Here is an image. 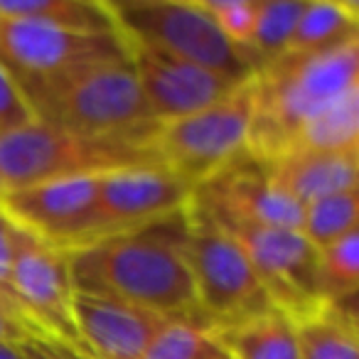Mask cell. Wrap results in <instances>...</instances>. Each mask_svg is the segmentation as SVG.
<instances>
[{
	"mask_svg": "<svg viewBox=\"0 0 359 359\" xmlns=\"http://www.w3.org/2000/svg\"><path fill=\"white\" fill-rule=\"evenodd\" d=\"M187 210L69 251L74 293L135 305L160 318L202 315L187 266Z\"/></svg>",
	"mask_w": 359,
	"mask_h": 359,
	"instance_id": "6da1fadb",
	"label": "cell"
},
{
	"mask_svg": "<svg viewBox=\"0 0 359 359\" xmlns=\"http://www.w3.org/2000/svg\"><path fill=\"white\" fill-rule=\"evenodd\" d=\"M249 153L273 160L323 106L359 86V40L318 55H283L254 74Z\"/></svg>",
	"mask_w": 359,
	"mask_h": 359,
	"instance_id": "7a4b0ae2",
	"label": "cell"
},
{
	"mask_svg": "<svg viewBox=\"0 0 359 359\" xmlns=\"http://www.w3.org/2000/svg\"><path fill=\"white\" fill-rule=\"evenodd\" d=\"M35 121L91 138L153 140V118L130 57L81 69L27 99Z\"/></svg>",
	"mask_w": 359,
	"mask_h": 359,
	"instance_id": "3957f363",
	"label": "cell"
},
{
	"mask_svg": "<svg viewBox=\"0 0 359 359\" xmlns=\"http://www.w3.org/2000/svg\"><path fill=\"white\" fill-rule=\"evenodd\" d=\"M138 165H160L153 140L91 138L32 121L0 135V197L52 180L96 177Z\"/></svg>",
	"mask_w": 359,
	"mask_h": 359,
	"instance_id": "277c9868",
	"label": "cell"
},
{
	"mask_svg": "<svg viewBox=\"0 0 359 359\" xmlns=\"http://www.w3.org/2000/svg\"><path fill=\"white\" fill-rule=\"evenodd\" d=\"M109 8L130 45L150 47L239 81L256 74L249 57L224 40L200 0H116Z\"/></svg>",
	"mask_w": 359,
	"mask_h": 359,
	"instance_id": "5b68a950",
	"label": "cell"
},
{
	"mask_svg": "<svg viewBox=\"0 0 359 359\" xmlns=\"http://www.w3.org/2000/svg\"><path fill=\"white\" fill-rule=\"evenodd\" d=\"M256 84L246 79L226 99L185 118L160 123L153 138L155 158L185 185L200 187L249 148Z\"/></svg>",
	"mask_w": 359,
	"mask_h": 359,
	"instance_id": "8992f818",
	"label": "cell"
},
{
	"mask_svg": "<svg viewBox=\"0 0 359 359\" xmlns=\"http://www.w3.org/2000/svg\"><path fill=\"white\" fill-rule=\"evenodd\" d=\"M187 222V266L207 323L224 330L273 310L239 241L192 205Z\"/></svg>",
	"mask_w": 359,
	"mask_h": 359,
	"instance_id": "52a82bcc",
	"label": "cell"
},
{
	"mask_svg": "<svg viewBox=\"0 0 359 359\" xmlns=\"http://www.w3.org/2000/svg\"><path fill=\"white\" fill-rule=\"evenodd\" d=\"M126 57L130 52L121 32H72L0 18V67L15 79L25 101L76 72Z\"/></svg>",
	"mask_w": 359,
	"mask_h": 359,
	"instance_id": "ba28073f",
	"label": "cell"
},
{
	"mask_svg": "<svg viewBox=\"0 0 359 359\" xmlns=\"http://www.w3.org/2000/svg\"><path fill=\"white\" fill-rule=\"evenodd\" d=\"M241 244L271 305L295 323L325 308L318 280V249L298 229L219 224Z\"/></svg>",
	"mask_w": 359,
	"mask_h": 359,
	"instance_id": "9c48e42d",
	"label": "cell"
},
{
	"mask_svg": "<svg viewBox=\"0 0 359 359\" xmlns=\"http://www.w3.org/2000/svg\"><path fill=\"white\" fill-rule=\"evenodd\" d=\"M74 295L69 251L57 249L20 226L13 261V298L18 313L42 337L60 339L79 349L74 327Z\"/></svg>",
	"mask_w": 359,
	"mask_h": 359,
	"instance_id": "30bf717a",
	"label": "cell"
},
{
	"mask_svg": "<svg viewBox=\"0 0 359 359\" xmlns=\"http://www.w3.org/2000/svg\"><path fill=\"white\" fill-rule=\"evenodd\" d=\"M190 205L217 224H256L300 231L303 222V205L276 185L269 165L249 150L195 187Z\"/></svg>",
	"mask_w": 359,
	"mask_h": 359,
	"instance_id": "8fae6325",
	"label": "cell"
},
{
	"mask_svg": "<svg viewBox=\"0 0 359 359\" xmlns=\"http://www.w3.org/2000/svg\"><path fill=\"white\" fill-rule=\"evenodd\" d=\"M96 182L99 175L22 187L0 197V210L47 244L74 251L101 239Z\"/></svg>",
	"mask_w": 359,
	"mask_h": 359,
	"instance_id": "7c38bea8",
	"label": "cell"
},
{
	"mask_svg": "<svg viewBox=\"0 0 359 359\" xmlns=\"http://www.w3.org/2000/svg\"><path fill=\"white\" fill-rule=\"evenodd\" d=\"M190 200L192 187L163 165H138L99 175L96 210L101 239L185 212Z\"/></svg>",
	"mask_w": 359,
	"mask_h": 359,
	"instance_id": "4fadbf2b",
	"label": "cell"
},
{
	"mask_svg": "<svg viewBox=\"0 0 359 359\" xmlns=\"http://www.w3.org/2000/svg\"><path fill=\"white\" fill-rule=\"evenodd\" d=\"M128 52L145 104L158 123H170L210 109L244 84L143 45L128 42Z\"/></svg>",
	"mask_w": 359,
	"mask_h": 359,
	"instance_id": "5bb4252c",
	"label": "cell"
},
{
	"mask_svg": "<svg viewBox=\"0 0 359 359\" xmlns=\"http://www.w3.org/2000/svg\"><path fill=\"white\" fill-rule=\"evenodd\" d=\"M168 318L99 295H74L79 349L89 359H143L150 339Z\"/></svg>",
	"mask_w": 359,
	"mask_h": 359,
	"instance_id": "9a60e30c",
	"label": "cell"
},
{
	"mask_svg": "<svg viewBox=\"0 0 359 359\" xmlns=\"http://www.w3.org/2000/svg\"><path fill=\"white\" fill-rule=\"evenodd\" d=\"M266 165L276 185L303 207L357 190L359 150H285Z\"/></svg>",
	"mask_w": 359,
	"mask_h": 359,
	"instance_id": "2e32d148",
	"label": "cell"
},
{
	"mask_svg": "<svg viewBox=\"0 0 359 359\" xmlns=\"http://www.w3.org/2000/svg\"><path fill=\"white\" fill-rule=\"evenodd\" d=\"M217 339L229 359H300L298 323L276 308L217 330Z\"/></svg>",
	"mask_w": 359,
	"mask_h": 359,
	"instance_id": "e0dca14e",
	"label": "cell"
},
{
	"mask_svg": "<svg viewBox=\"0 0 359 359\" xmlns=\"http://www.w3.org/2000/svg\"><path fill=\"white\" fill-rule=\"evenodd\" d=\"M359 40V6L352 0H305L285 55H318Z\"/></svg>",
	"mask_w": 359,
	"mask_h": 359,
	"instance_id": "ac0fdd59",
	"label": "cell"
},
{
	"mask_svg": "<svg viewBox=\"0 0 359 359\" xmlns=\"http://www.w3.org/2000/svg\"><path fill=\"white\" fill-rule=\"evenodd\" d=\"M0 18L72 32H118L109 3L99 0H0Z\"/></svg>",
	"mask_w": 359,
	"mask_h": 359,
	"instance_id": "d6986e66",
	"label": "cell"
},
{
	"mask_svg": "<svg viewBox=\"0 0 359 359\" xmlns=\"http://www.w3.org/2000/svg\"><path fill=\"white\" fill-rule=\"evenodd\" d=\"M285 150H359V86L310 116Z\"/></svg>",
	"mask_w": 359,
	"mask_h": 359,
	"instance_id": "ffe728a7",
	"label": "cell"
},
{
	"mask_svg": "<svg viewBox=\"0 0 359 359\" xmlns=\"http://www.w3.org/2000/svg\"><path fill=\"white\" fill-rule=\"evenodd\" d=\"M300 359H359L357 315L325 305L318 315L298 323Z\"/></svg>",
	"mask_w": 359,
	"mask_h": 359,
	"instance_id": "44dd1931",
	"label": "cell"
},
{
	"mask_svg": "<svg viewBox=\"0 0 359 359\" xmlns=\"http://www.w3.org/2000/svg\"><path fill=\"white\" fill-rule=\"evenodd\" d=\"M217 330L205 315L168 318L155 332L143 359H222L224 357Z\"/></svg>",
	"mask_w": 359,
	"mask_h": 359,
	"instance_id": "7402d4cb",
	"label": "cell"
},
{
	"mask_svg": "<svg viewBox=\"0 0 359 359\" xmlns=\"http://www.w3.org/2000/svg\"><path fill=\"white\" fill-rule=\"evenodd\" d=\"M305 0H259V18L251 45L246 50L254 72L283 57L303 15Z\"/></svg>",
	"mask_w": 359,
	"mask_h": 359,
	"instance_id": "603a6c76",
	"label": "cell"
},
{
	"mask_svg": "<svg viewBox=\"0 0 359 359\" xmlns=\"http://www.w3.org/2000/svg\"><path fill=\"white\" fill-rule=\"evenodd\" d=\"M318 280L325 305L354 310L359 290V231L318 251Z\"/></svg>",
	"mask_w": 359,
	"mask_h": 359,
	"instance_id": "cb8c5ba5",
	"label": "cell"
},
{
	"mask_svg": "<svg viewBox=\"0 0 359 359\" xmlns=\"http://www.w3.org/2000/svg\"><path fill=\"white\" fill-rule=\"evenodd\" d=\"M359 226V195L357 190L330 195L323 200H315L303 207V222H300V234L315 246L334 244L344 236L354 234Z\"/></svg>",
	"mask_w": 359,
	"mask_h": 359,
	"instance_id": "d4e9b609",
	"label": "cell"
},
{
	"mask_svg": "<svg viewBox=\"0 0 359 359\" xmlns=\"http://www.w3.org/2000/svg\"><path fill=\"white\" fill-rule=\"evenodd\" d=\"M229 45L246 55L259 18V0H200Z\"/></svg>",
	"mask_w": 359,
	"mask_h": 359,
	"instance_id": "484cf974",
	"label": "cell"
},
{
	"mask_svg": "<svg viewBox=\"0 0 359 359\" xmlns=\"http://www.w3.org/2000/svg\"><path fill=\"white\" fill-rule=\"evenodd\" d=\"M32 121L35 116H32V109L22 96L20 86L0 67V135L13 133Z\"/></svg>",
	"mask_w": 359,
	"mask_h": 359,
	"instance_id": "4316f807",
	"label": "cell"
},
{
	"mask_svg": "<svg viewBox=\"0 0 359 359\" xmlns=\"http://www.w3.org/2000/svg\"><path fill=\"white\" fill-rule=\"evenodd\" d=\"M18 234H20V226L0 210V300L6 303V308L11 313H15L20 320H25L15 308V298H13V261H15V244ZM27 323V320H25ZM30 325V323H27ZM32 327V325H30ZM35 330V327H32ZM37 332V330H35ZM40 334V332H37Z\"/></svg>",
	"mask_w": 359,
	"mask_h": 359,
	"instance_id": "83f0119b",
	"label": "cell"
},
{
	"mask_svg": "<svg viewBox=\"0 0 359 359\" xmlns=\"http://www.w3.org/2000/svg\"><path fill=\"white\" fill-rule=\"evenodd\" d=\"M20 349L25 359H89L79 349L52 337H27L20 342Z\"/></svg>",
	"mask_w": 359,
	"mask_h": 359,
	"instance_id": "f1b7e54d",
	"label": "cell"
},
{
	"mask_svg": "<svg viewBox=\"0 0 359 359\" xmlns=\"http://www.w3.org/2000/svg\"><path fill=\"white\" fill-rule=\"evenodd\" d=\"M27 337H42L27 323L15 318L13 313L0 310V342H22Z\"/></svg>",
	"mask_w": 359,
	"mask_h": 359,
	"instance_id": "f546056e",
	"label": "cell"
},
{
	"mask_svg": "<svg viewBox=\"0 0 359 359\" xmlns=\"http://www.w3.org/2000/svg\"><path fill=\"white\" fill-rule=\"evenodd\" d=\"M0 359H25L20 342H0Z\"/></svg>",
	"mask_w": 359,
	"mask_h": 359,
	"instance_id": "4dcf8cb0",
	"label": "cell"
},
{
	"mask_svg": "<svg viewBox=\"0 0 359 359\" xmlns=\"http://www.w3.org/2000/svg\"><path fill=\"white\" fill-rule=\"evenodd\" d=\"M0 310H6V313H11V310L6 308V303H3V300H0ZM13 315H15V313H13ZM15 318H18V315H15ZM22 323H25V320H22Z\"/></svg>",
	"mask_w": 359,
	"mask_h": 359,
	"instance_id": "1f68e13d",
	"label": "cell"
},
{
	"mask_svg": "<svg viewBox=\"0 0 359 359\" xmlns=\"http://www.w3.org/2000/svg\"><path fill=\"white\" fill-rule=\"evenodd\" d=\"M222 359H229V357H226V354H224V357H222Z\"/></svg>",
	"mask_w": 359,
	"mask_h": 359,
	"instance_id": "d6a6232c",
	"label": "cell"
}]
</instances>
